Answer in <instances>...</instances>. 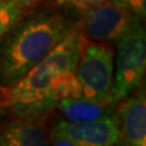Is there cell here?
<instances>
[{"instance_id":"obj_1","label":"cell","mask_w":146,"mask_h":146,"mask_svg":"<svg viewBox=\"0 0 146 146\" xmlns=\"http://www.w3.org/2000/svg\"><path fill=\"white\" fill-rule=\"evenodd\" d=\"M80 31L74 23L38 65L9 88H0V106L17 119L42 123L58 102L54 82L63 73L74 72L80 54Z\"/></svg>"},{"instance_id":"obj_2","label":"cell","mask_w":146,"mask_h":146,"mask_svg":"<svg viewBox=\"0 0 146 146\" xmlns=\"http://www.w3.org/2000/svg\"><path fill=\"white\" fill-rule=\"evenodd\" d=\"M74 23L54 9L29 11L0 42V88L27 74L70 33Z\"/></svg>"},{"instance_id":"obj_3","label":"cell","mask_w":146,"mask_h":146,"mask_svg":"<svg viewBox=\"0 0 146 146\" xmlns=\"http://www.w3.org/2000/svg\"><path fill=\"white\" fill-rule=\"evenodd\" d=\"M113 60L115 49L110 43L89 42L83 36L80 38V54L74 74L84 98L113 105Z\"/></svg>"},{"instance_id":"obj_4","label":"cell","mask_w":146,"mask_h":146,"mask_svg":"<svg viewBox=\"0 0 146 146\" xmlns=\"http://www.w3.org/2000/svg\"><path fill=\"white\" fill-rule=\"evenodd\" d=\"M112 104L122 100L141 86L146 71V32L143 23L134 27L115 43Z\"/></svg>"},{"instance_id":"obj_5","label":"cell","mask_w":146,"mask_h":146,"mask_svg":"<svg viewBox=\"0 0 146 146\" xmlns=\"http://www.w3.org/2000/svg\"><path fill=\"white\" fill-rule=\"evenodd\" d=\"M140 23H143L141 17L111 0H105L84 11L78 27L80 35L89 42L111 44Z\"/></svg>"},{"instance_id":"obj_6","label":"cell","mask_w":146,"mask_h":146,"mask_svg":"<svg viewBox=\"0 0 146 146\" xmlns=\"http://www.w3.org/2000/svg\"><path fill=\"white\" fill-rule=\"evenodd\" d=\"M118 136L116 146H146V94L139 86L117 105Z\"/></svg>"},{"instance_id":"obj_7","label":"cell","mask_w":146,"mask_h":146,"mask_svg":"<svg viewBox=\"0 0 146 146\" xmlns=\"http://www.w3.org/2000/svg\"><path fill=\"white\" fill-rule=\"evenodd\" d=\"M52 131L62 134L78 146H116L118 121L116 115L85 123L63 119L54 127Z\"/></svg>"},{"instance_id":"obj_8","label":"cell","mask_w":146,"mask_h":146,"mask_svg":"<svg viewBox=\"0 0 146 146\" xmlns=\"http://www.w3.org/2000/svg\"><path fill=\"white\" fill-rule=\"evenodd\" d=\"M56 108L65 117V121L72 123L93 122L116 115V106L84 96L62 99L57 102Z\"/></svg>"},{"instance_id":"obj_9","label":"cell","mask_w":146,"mask_h":146,"mask_svg":"<svg viewBox=\"0 0 146 146\" xmlns=\"http://www.w3.org/2000/svg\"><path fill=\"white\" fill-rule=\"evenodd\" d=\"M0 146H49V140L39 123L15 118L0 129Z\"/></svg>"},{"instance_id":"obj_10","label":"cell","mask_w":146,"mask_h":146,"mask_svg":"<svg viewBox=\"0 0 146 146\" xmlns=\"http://www.w3.org/2000/svg\"><path fill=\"white\" fill-rule=\"evenodd\" d=\"M32 7L16 1H0V42Z\"/></svg>"},{"instance_id":"obj_11","label":"cell","mask_w":146,"mask_h":146,"mask_svg":"<svg viewBox=\"0 0 146 146\" xmlns=\"http://www.w3.org/2000/svg\"><path fill=\"white\" fill-rule=\"evenodd\" d=\"M111 1L129 10L141 18H144L146 15V0H111Z\"/></svg>"},{"instance_id":"obj_12","label":"cell","mask_w":146,"mask_h":146,"mask_svg":"<svg viewBox=\"0 0 146 146\" xmlns=\"http://www.w3.org/2000/svg\"><path fill=\"white\" fill-rule=\"evenodd\" d=\"M105 0H73L71 5L77 7L78 10L85 11V10H88V9L93 7V6H96V5H99V4H101Z\"/></svg>"},{"instance_id":"obj_13","label":"cell","mask_w":146,"mask_h":146,"mask_svg":"<svg viewBox=\"0 0 146 146\" xmlns=\"http://www.w3.org/2000/svg\"><path fill=\"white\" fill-rule=\"evenodd\" d=\"M52 146H78V145L72 143L70 139H67L62 134L52 131Z\"/></svg>"},{"instance_id":"obj_14","label":"cell","mask_w":146,"mask_h":146,"mask_svg":"<svg viewBox=\"0 0 146 146\" xmlns=\"http://www.w3.org/2000/svg\"><path fill=\"white\" fill-rule=\"evenodd\" d=\"M0 1H16V3L25 4V5L29 6V7H34L35 5H38L39 3H42L43 0H0Z\"/></svg>"},{"instance_id":"obj_15","label":"cell","mask_w":146,"mask_h":146,"mask_svg":"<svg viewBox=\"0 0 146 146\" xmlns=\"http://www.w3.org/2000/svg\"><path fill=\"white\" fill-rule=\"evenodd\" d=\"M73 0H55L57 5H67V4H72Z\"/></svg>"}]
</instances>
